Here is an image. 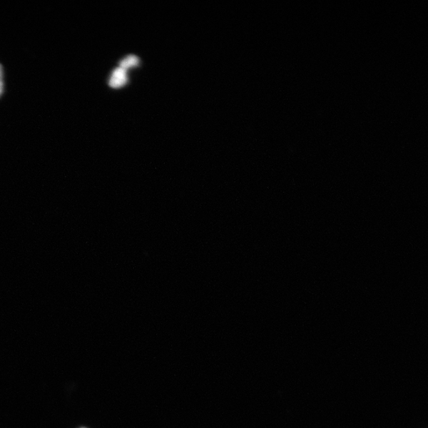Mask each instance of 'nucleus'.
I'll return each mask as SVG.
<instances>
[{
	"mask_svg": "<svg viewBox=\"0 0 428 428\" xmlns=\"http://www.w3.org/2000/svg\"><path fill=\"white\" fill-rule=\"evenodd\" d=\"M127 81L126 70L118 68L113 71L110 80V86L113 88H118L123 86Z\"/></svg>",
	"mask_w": 428,
	"mask_h": 428,
	"instance_id": "obj_1",
	"label": "nucleus"
},
{
	"mask_svg": "<svg viewBox=\"0 0 428 428\" xmlns=\"http://www.w3.org/2000/svg\"><path fill=\"white\" fill-rule=\"evenodd\" d=\"M138 63V60L137 57L133 56H128L126 59L121 61L120 68L126 70L128 68L137 66Z\"/></svg>",
	"mask_w": 428,
	"mask_h": 428,
	"instance_id": "obj_2",
	"label": "nucleus"
},
{
	"mask_svg": "<svg viewBox=\"0 0 428 428\" xmlns=\"http://www.w3.org/2000/svg\"><path fill=\"white\" fill-rule=\"evenodd\" d=\"M4 90V81H3V70L1 66H0V96H1Z\"/></svg>",
	"mask_w": 428,
	"mask_h": 428,
	"instance_id": "obj_3",
	"label": "nucleus"
}]
</instances>
